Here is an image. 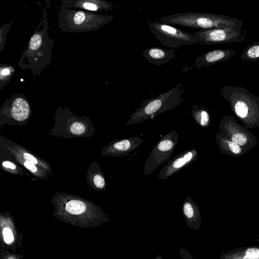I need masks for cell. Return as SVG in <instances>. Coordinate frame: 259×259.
Here are the masks:
<instances>
[{
	"instance_id": "4fadbf2b",
	"label": "cell",
	"mask_w": 259,
	"mask_h": 259,
	"mask_svg": "<svg viewBox=\"0 0 259 259\" xmlns=\"http://www.w3.org/2000/svg\"><path fill=\"white\" fill-rule=\"evenodd\" d=\"M0 143L1 146L4 147L11 156L20 157L28 160L45 169L51 175H53V171L49 163L37 155L34 154L32 152L28 150L26 148L3 137L2 136H1Z\"/></svg>"
},
{
	"instance_id": "5bb4252c",
	"label": "cell",
	"mask_w": 259,
	"mask_h": 259,
	"mask_svg": "<svg viewBox=\"0 0 259 259\" xmlns=\"http://www.w3.org/2000/svg\"><path fill=\"white\" fill-rule=\"evenodd\" d=\"M143 142V139L140 137L114 140L103 147L101 155L106 156H123L136 149Z\"/></svg>"
},
{
	"instance_id": "8fae6325",
	"label": "cell",
	"mask_w": 259,
	"mask_h": 259,
	"mask_svg": "<svg viewBox=\"0 0 259 259\" xmlns=\"http://www.w3.org/2000/svg\"><path fill=\"white\" fill-rule=\"evenodd\" d=\"M193 34L199 45H217L243 41L246 39V30L243 27L232 26L200 30Z\"/></svg>"
},
{
	"instance_id": "2e32d148",
	"label": "cell",
	"mask_w": 259,
	"mask_h": 259,
	"mask_svg": "<svg viewBox=\"0 0 259 259\" xmlns=\"http://www.w3.org/2000/svg\"><path fill=\"white\" fill-rule=\"evenodd\" d=\"M61 7L75 9L92 12L107 13L114 5L103 0H61Z\"/></svg>"
},
{
	"instance_id": "6da1fadb",
	"label": "cell",
	"mask_w": 259,
	"mask_h": 259,
	"mask_svg": "<svg viewBox=\"0 0 259 259\" xmlns=\"http://www.w3.org/2000/svg\"><path fill=\"white\" fill-rule=\"evenodd\" d=\"M47 16L44 8L41 20L18 63L20 68L29 69L34 76H40L52 62L55 42L49 34Z\"/></svg>"
},
{
	"instance_id": "83f0119b",
	"label": "cell",
	"mask_w": 259,
	"mask_h": 259,
	"mask_svg": "<svg viewBox=\"0 0 259 259\" xmlns=\"http://www.w3.org/2000/svg\"><path fill=\"white\" fill-rule=\"evenodd\" d=\"M155 259H162V256L161 254H159Z\"/></svg>"
},
{
	"instance_id": "52a82bcc",
	"label": "cell",
	"mask_w": 259,
	"mask_h": 259,
	"mask_svg": "<svg viewBox=\"0 0 259 259\" xmlns=\"http://www.w3.org/2000/svg\"><path fill=\"white\" fill-rule=\"evenodd\" d=\"M32 114L29 101L22 93L13 94L7 99L0 110V127L7 124L23 126Z\"/></svg>"
},
{
	"instance_id": "d6986e66",
	"label": "cell",
	"mask_w": 259,
	"mask_h": 259,
	"mask_svg": "<svg viewBox=\"0 0 259 259\" xmlns=\"http://www.w3.org/2000/svg\"><path fill=\"white\" fill-rule=\"evenodd\" d=\"M215 141L222 154L239 157L246 153V151L241 146L220 132H218L215 135Z\"/></svg>"
},
{
	"instance_id": "ffe728a7",
	"label": "cell",
	"mask_w": 259,
	"mask_h": 259,
	"mask_svg": "<svg viewBox=\"0 0 259 259\" xmlns=\"http://www.w3.org/2000/svg\"><path fill=\"white\" fill-rule=\"evenodd\" d=\"M183 213L188 226L192 227L194 225L199 224L201 221L200 209L197 204L187 196L183 203Z\"/></svg>"
},
{
	"instance_id": "277c9868",
	"label": "cell",
	"mask_w": 259,
	"mask_h": 259,
	"mask_svg": "<svg viewBox=\"0 0 259 259\" xmlns=\"http://www.w3.org/2000/svg\"><path fill=\"white\" fill-rule=\"evenodd\" d=\"M113 15L60 7L58 14V26L63 32H88L98 30L110 22Z\"/></svg>"
},
{
	"instance_id": "9c48e42d",
	"label": "cell",
	"mask_w": 259,
	"mask_h": 259,
	"mask_svg": "<svg viewBox=\"0 0 259 259\" xmlns=\"http://www.w3.org/2000/svg\"><path fill=\"white\" fill-rule=\"evenodd\" d=\"M219 128L222 134L241 146L246 152L259 143L256 137L247 127L239 124L232 116H223Z\"/></svg>"
},
{
	"instance_id": "44dd1931",
	"label": "cell",
	"mask_w": 259,
	"mask_h": 259,
	"mask_svg": "<svg viewBox=\"0 0 259 259\" xmlns=\"http://www.w3.org/2000/svg\"><path fill=\"white\" fill-rule=\"evenodd\" d=\"M190 113L196 122L200 127L206 128L210 125L209 112L202 105L193 104Z\"/></svg>"
},
{
	"instance_id": "e0dca14e",
	"label": "cell",
	"mask_w": 259,
	"mask_h": 259,
	"mask_svg": "<svg viewBox=\"0 0 259 259\" xmlns=\"http://www.w3.org/2000/svg\"><path fill=\"white\" fill-rule=\"evenodd\" d=\"M142 55L149 63L157 66L166 64L176 57L173 49L158 47L145 49L142 52Z\"/></svg>"
},
{
	"instance_id": "7c38bea8",
	"label": "cell",
	"mask_w": 259,
	"mask_h": 259,
	"mask_svg": "<svg viewBox=\"0 0 259 259\" xmlns=\"http://www.w3.org/2000/svg\"><path fill=\"white\" fill-rule=\"evenodd\" d=\"M198 151L194 148L184 150L169 160L158 175L159 180H164L198 159Z\"/></svg>"
},
{
	"instance_id": "5b68a950",
	"label": "cell",
	"mask_w": 259,
	"mask_h": 259,
	"mask_svg": "<svg viewBox=\"0 0 259 259\" xmlns=\"http://www.w3.org/2000/svg\"><path fill=\"white\" fill-rule=\"evenodd\" d=\"M160 22L183 27L206 30L232 26L243 27L244 22L229 16L202 12L179 13L161 18Z\"/></svg>"
},
{
	"instance_id": "cb8c5ba5",
	"label": "cell",
	"mask_w": 259,
	"mask_h": 259,
	"mask_svg": "<svg viewBox=\"0 0 259 259\" xmlns=\"http://www.w3.org/2000/svg\"><path fill=\"white\" fill-rule=\"evenodd\" d=\"M1 169L7 172L19 175L22 177L25 175H27L25 170L18 163L11 161L9 159H4L1 161Z\"/></svg>"
},
{
	"instance_id": "4316f807",
	"label": "cell",
	"mask_w": 259,
	"mask_h": 259,
	"mask_svg": "<svg viewBox=\"0 0 259 259\" xmlns=\"http://www.w3.org/2000/svg\"><path fill=\"white\" fill-rule=\"evenodd\" d=\"M3 235L4 240L6 243L9 244L14 240V237L11 230L8 228H5L3 230Z\"/></svg>"
},
{
	"instance_id": "7a4b0ae2",
	"label": "cell",
	"mask_w": 259,
	"mask_h": 259,
	"mask_svg": "<svg viewBox=\"0 0 259 259\" xmlns=\"http://www.w3.org/2000/svg\"><path fill=\"white\" fill-rule=\"evenodd\" d=\"M220 96L229 103L231 110L248 128L259 130V97L248 89L225 85Z\"/></svg>"
},
{
	"instance_id": "484cf974",
	"label": "cell",
	"mask_w": 259,
	"mask_h": 259,
	"mask_svg": "<svg viewBox=\"0 0 259 259\" xmlns=\"http://www.w3.org/2000/svg\"><path fill=\"white\" fill-rule=\"evenodd\" d=\"M13 21L7 23L0 28V52L4 49L7 35L13 25Z\"/></svg>"
},
{
	"instance_id": "7402d4cb",
	"label": "cell",
	"mask_w": 259,
	"mask_h": 259,
	"mask_svg": "<svg viewBox=\"0 0 259 259\" xmlns=\"http://www.w3.org/2000/svg\"><path fill=\"white\" fill-rule=\"evenodd\" d=\"M14 160L21 166L27 169L32 176L37 179L47 180L52 176L48 171L31 162L17 157L12 156Z\"/></svg>"
},
{
	"instance_id": "9a60e30c",
	"label": "cell",
	"mask_w": 259,
	"mask_h": 259,
	"mask_svg": "<svg viewBox=\"0 0 259 259\" xmlns=\"http://www.w3.org/2000/svg\"><path fill=\"white\" fill-rule=\"evenodd\" d=\"M239 52L232 49H217L208 51L195 59L193 67L200 68L222 62L234 59Z\"/></svg>"
},
{
	"instance_id": "d4e9b609",
	"label": "cell",
	"mask_w": 259,
	"mask_h": 259,
	"mask_svg": "<svg viewBox=\"0 0 259 259\" xmlns=\"http://www.w3.org/2000/svg\"><path fill=\"white\" fill-rule=\"evenodd\" d=\"M15 72L13 66L9 64H1L0 67V90L8 84Z\"/></svg>"
},
{
	"instance_id": "603a6c76",
	"label": "cell",
	"mask_w": 259,
	"mask_h": 259,
	"mask_svg": "<svg viewBox=\"0 0 259 259\" xmlns=\"http://www.w3.org/2000/svg\"><path fill=\"white\" fill-rule=\"evenodd\" d=\"M240 59L243 61L250 62L259 61V40L246 47L241 53Z\"/></svg>"
},
{
	"instance_id": "ac0fdd59",
	"label": "cell",
	"mask_w": 259,
	"mask_h": 259,
	"mask_svg": "<svg viewBox=\"0 0 259 259\" xmlns=\"http://www.w3.org/2000/svg\"><path fill=\"white\" fill-rule=\"evenodd\" d=\"M88 185L96 191H104L106 188L104 175L96 161L92 162L88 167L86 176Z\"/></svg>"
},
{
	"instance_id": "ba28073f",
	"label": "cell",
	"mask_w": 259,
	"mask_h": 259,
	"mask_svg": "<svg viewBox=\"0 0 259 259\" xmlns=\"http://www.w3.org/2000/svg\"><path fill=\"white\" fill-rule=\"evenodd\" d=\"M148 29L161 45L177 49L184 45L199 44L193 34L158 21L148 22Z\"/></svg>"
},
{
	"instance_id": "3957f363",
	"label": "cell",
	"mask_w": 259,
	"mask_h": 259,
	"mask_svg": "<svg viewBox=\"0 0 259 259\" xmlns=\"http://www.w3.org/2000/svg\"><path fill=\"white\" fill-rule=\"evenodd\" d=\"M185 90L179 83L158 96L143 100L138 108L131 115L126 126L139 123L149 119L154 120L157 116L172 110L184 101Z\"/></svg>"
},
{
	"instance_id": "30bf717a",
	"label": "cell",
	"mask_w": 259,
	"mask_h": 259,
	"mask_svg": "<svg viewBox=\"0 0 259 259\" xmlns=\"http://www.w3.org/2000/svg\"><path fill=\"white\" fill-rule=\"evenodd\" d=\"M179 136L174 131L162 136L152 149L143 166L145 176L150 175L157 167L168 161L178 143Z\"/></svg>"
},
{
	"instance_id": "8992f818",
	"label": "cell",
	"mask_w": 259,
	"mask_h": 259,
	"mask_svg": "<svg viewBox=\"0 0 259 259\" xmlns=\"http://www.w3.org/2000/svg\"><path fill=\"white\" fill-rule=\"evenodd\" d=\"M54 124L50 132L51 137L66 139L91 137L95 129L90 118L74 114L67 106L60 107L54 115Z\"/></svg>"
}]
</instances>
